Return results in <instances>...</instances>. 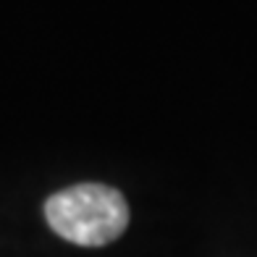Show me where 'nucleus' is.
<instances>
[{"mask_svg":"<svg viewBox=\"0 0 257 257\" xmlns=\"http://www.w3.org/2000/svg\"><path fill=\"white\" fill-rule=\"evenodd\" d=\"M45 218L61 239L79 247H102L126 231L128 205L113 186L76 184L48 197Z\"/></svg>","mask_w":257,"mask_h":257,"instance_id":"1","label":"nucleus"}]
</instances>
